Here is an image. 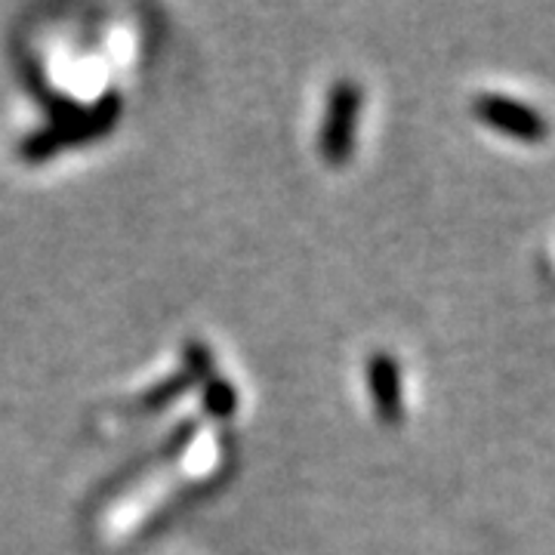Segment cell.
Wrapping results in <instances>:
<instances>
[{
	"label": "cell",
	"instance_id": "6da1fadb",
	"mask_svg": "<svg viewBox=\"0 0 555 555\" xmlns=\"http://www.w3.org/2000/svg\"><path fill=\"white\" fill-rule=\"evenodd\" d=\"M118 96H105L102 105L90 108L87 115L78 118H65L47 130H40L35 137H28L22 142L20 155L25 160H43L50 155L62 152L65 145H80V142H90V139L102 137L112 130V120L118 118Z\"/></svg>",
	"mask_w": 555,
	"mask_h": 555
},
{
	"label": "cell",
	"instance_id": "7a4b0ae2",
	"mask_svg": "<svg viewBox=\"0 0 555 555\" xmlns=\"http://www.w3.org/2000/svg\"><path fill=\"white\" fill-rule=\"evenodd\" d=\"M358 108H361V90L349 80L337 83L327 102V118H324V133H321V155L331 164H343L352 155Z\"/></svg>",
	"mask_w": 555,
	"mask_h": 555
},
{
	"label": "cell",
	"instance_id": "3957f363",
	"mask_svg": "<svg viewBox=\"0 0 555 555\" xmlns=\"http://www.w3.org/2000/svg\"><path fill=\"white\" fill-rule=\"evenodd\" d=\"M476 115L488 127L503 130L516 139H543L546 137V120L537 115L531 105H521L516 100H506V96H478L476 100Z\"/></svg>",
	"mask_w": 555,
	"mask_h": 555
},
{
	"label": "cell",
	"instance_id": "277c9868",
	"mask_svg": "<svg viewBox=\"0 0 555 555\" xmlns=\"http://www.w3.org/2000/svg\"><path fill=\"white\" fill-rule=\"evenodd\" d=\"M367 379L374 389V404L383 423H398L401 416V374L389 356H377L367 364Z\"/></svg>",
	"mask_w": 555,
	"mask_h": 555
},
{
	"label": "cell",
	"instance_id": "5b68a950",
	"mask_svg": "<svg viewBox=\"0 0 555 555\" xmlns=\"http://www.w3.org/2000/svg\"><path fill=\"white\" fill-rule=\"evenodd\" d=\"M192 383H198V377L195 374H179V377H170L160 383L158 389H152L149 396L142 398V408H149V411H158V408H164V404H170V401H177Z\"/></svg>",
	"mask_w": 555,
	"mask_h": 555
},
{
	"label": "cell",
	"instance_id": "8992f818",
	"mask_svg": "<svg viewBox=\"0 0 555 555\" xmlns=\"http://www.w3.org/2000/svg\"><path fill=\"white\" fill-rule=\"evenodd\" d=\"M204 404H207V411L217 416H229L235 411V404H238V398H235V389L225 383V379H214L207 389H204Z\"/></svg>",
	"mask_w": 555,
	"mask_h": 555
}]
</instances>
